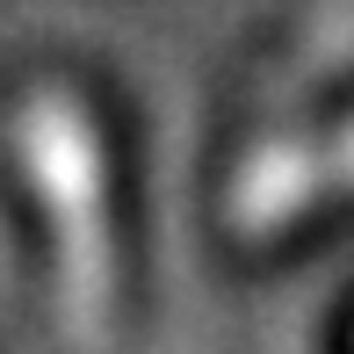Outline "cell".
Returning a JSON list of instances; mask_svg holds the SVG:
<instances>
[{
    "instance_id": "cell-2",
    "label": "cell",
    "mask_w": 354,
    "mask_h": 354,
    "mask_svg": "<svg viewBox=\"0 0 354 354\" xmlns=\"http://www.w3.org/2000/svg\"><path fill=\"white\" fill-rule=\"evenodd\" d=\"M326 196V167H318V138L311 131H268L246 145V159L232 167V188H224V224L239 239H268L282 224L311 217Z\"/></svg>"
},
{
    "instance_id": "cell-4",
    "label": "cell",
    "mask_w": 354,
    "mask_h": 354,
    "mask_svg": "<svg viewBox=\"0 0 354 354\" xmlns=\"http://www.w3.org/2000/svg\"><path fill=\"white\" fill-rule=\"evenodd\" d=\"M311 138H318V167H326V196L333 203L354 196V116L333 123V131H311Z\"/></svg>"
},
{
    "instance_id": "cell-1",
    "label": "cell",
    "mask_w": 354,
    "mask_h": 354,
    "mask_svg": "<svg viewBox=\"0 0 354 354\" xmlns=\"http://www.w3.org/2000/svg\"><path fill=\"white\" fill-rule=\"evenodd\" d=\"M15 159L37 188L44 224H51L58 326L80 354H102L116 333V224H109L102 123L87 116L73 87H37L15 109Z\"/></svg>"
},
{
    "instance_id": "cell-3",
    "label": "cell",
    "mask_w": 354,
    "mask_h": 354,
    "mask_svg": "<svg viewBox=\"0 0 354 354\" xmlns=\"http://www.w3.org/2000/svg\"><path fill=\"white\" fill-rule=\"evenodd\" d=\"M347 66H354V0H304L282 58L261 80V109L275 116V109L311 102V94L326 87V80H340Z\"/></svg>"
}]
</instances>
